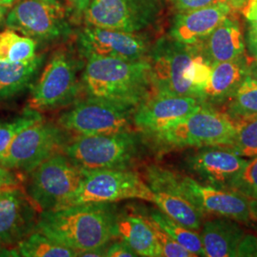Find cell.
<instances>
[{
	"mask_svg": "<svg viewBox=\"0 0 257 257\" xmlns=\"http://www.w3.org/2000/svg\"><path fill=\"white\" fill-rule=\"evenodd\" d=\"M117 212L113 203H85L40 211L37 230L74 249L78 256L84 251L107 247L115 238Z\"/></svg>",
	"mask_w": 257,
	"mask_h": 257,
	"instance_id": "cell-1",
	"label": "cell"
},
{
	"mask_svg": "<svg viewBox=\"0 0 257 257\" xmlns=\"http://www.w3.org/2000/svg\"><path fill=\"white\" fill-rule=\"evenodd\" d=\"M83 71L87 96L136 109L154 93L149 57L138 60L89 56Z\"/></svg>",
	"mask_w": 257,
	"mask_h": 257,
	"instance_id": "cell-2",
	"label": "cell"
},
{
	"mask_svg": "<svg viewBox=\"0 0 257 257\" xmlns=\"http://www.w3.org/2000/svg\"><path fill=\"white\" fill-rule=\"evenodd\" d=\"M234 137L232 119L224 111L203 103L183 119L148 138L156 147L166 151L207 146L230 148Z\"/></svg>",
	"mask_w": 257,
	"mask_h": 257,
	"instance_id": "cell-3",
	"label": "cell"
},
{
	"mask_svg": "<svg viewBox=\"0 0 257 257\" xmlns=\"http://www.w3.org/2000/svg\"><path fill=\"white\" fill-rule=\"evenodd\" d=\"M138 139L132 131L79 136L67 143L63 154L85 172L128 169L139 156Z\"/></svg>",
	"mask_w": 257,
	"mask_h": 257,
	"instance_id": "cell-4",
	"label": "cell"
},
{
	"mask_svg": "<svg viewBox=\"0 0 257 257\" xmlns=\"http://www.w3.org/2000/svg\"><path fill=\"white\" fill-rule=\"evenodd\" d=\"M128 199L153 202L154 193L145 180L128 169L86 172L78 187L57 209L85 203H113Z\"/></svg>",
	"mask_w": 257,
	"mask_h": 257,
	"instance_id": "cell-5",
	"label": "cell"
},
{
	"mask_svg": "<svg viewBox=\"0 0 257 257\" xmlns=\"http://www.w3.org/2000/svg\"><path fill=\"white\" fill-rule=\"evenodd\" d=\"M26 193L40 211H52L74 193L86 172L63 153L49 157L31 173Z\"/></svg>",
	"mask_w": 257,
	"mask_h": 257,
	"instance_id": "cell-6",
	"label": "cell"
},
{
	"mask_svg": "<svg viewBox=\"0 0 257 257\" xmlns=\"http://www.w3.org/2000/svg\"><path fill=\"white\" fill-rule=\"evenodd\" d=\"M200 49V43L185 44L170 37L158 39L149 55L154 92L194 97L186 75Z\"/></svg>",
	"mask_w": 257,
	"mask_h": 257,
	"instance_id": "cell-7",
	"label": "cell"
},
{
	"mask_svg": "<svg viewBox=\"0 0 257 257\" xmlns=\"http://www.w3.org/2000/svg\"><path fill=\"white\" fill-rule=\"evenodd\" d=\"M69 141L64 128L41 120L19 133L0 158V166L30 174L49 157L63 153Z\"/></svg>",
	"mask_w": 257,
	"mask_h": 257,
	"instance_id": "cell-8",
	"label": "cell"
},
{
	"mask_svg": "<svg viewBox=\"0 0 257 257\" xmlns=\"http://www.w3.org/2000/svg\"><path fill=\"white\" fill-rule=\"evenodd\" d=\"M134 109L87 96L60 114L58 125L78 136L111 135L132 131Z\"/></svg>",
	"mask_w": 257,
	"mask_h": 257,
	"instance_id": "cell-9",
	"label": "cell"
},
{
	"mask_svg": "<svg viewBox=\"0 0 257 257\" xmlns=\"http://www.w3.org/2000/svg\"><path fill=\"white\" fill-rule=\"evenodd\" d=\"M162 0H92L84 13L88 26L140 33L156 24Z\"/></svg>",
	"mask_w": 257,
	"mask_h": 257,
	"instance_id": "cell-10",
	"label": "cell"
},
{
	"mask_svg": "<svg viewBox=\"0 0 257 257\" xmlns=\"http://www.w3.org/2000/svg\"><path fill=\"white\" fill-rule=\"evenodd\" d=\"M6 25L36 41L56 40L71 32L66 9L58 0H21L10 11Z\"/></svg>",
	"mask_w": 257,
	"mask_h": 257,
	"instance_id": "cell-11",
	"label": "cell"
},
{
	"mask_svg": "<svg viewBox=\"0 0 257 257\" xmlns=\"http://www.w3.org/2000/svg\"><path fill=\"white\" fill-rule=\"evenodd\" d=\"M78 71L74 55L66 51L56 52L33 88L29 108L42 111L70 103L78 91Z\"/></svg>",
	"mask_w": 257,
	"mask_h": 257,
	"instance_id": "cell-12",
	"label": "cell"
},
{
	"mask_svg": "<svg viewBox=\"0 0 257 257\" xmlns=\"http://www.w3.org/2000/svg\"><path fill=\"white\" fill-rule=\"evenodd\" d=\"M144 180L154 193L153 202L166 215L193 230H199L203 214L182 193L180 174L161 166H149Z\"/></svg>",
	"mask_w": 257,
	"mask_h": 257,
	"instance_id": "cell-13",
	"label": "cell"
},
{
	"mask_svg": "<svg viewBox=\"0 0 257 257\" xmlns=\"http://www.w3.org/2000/svg\"><path fill=\"white\" fill-rule=\"evenodd\" d=\"M78 46L85 57L106 56L138 60L147 58L151 43L140 33L86 25L79 32Z\"/></svg>",
	"mask_w": 257,
	"mask_h": 257,
	"instance_id": "cell-14",
	"label": "cell"
},
{
	"mask_svg": "<svg viewBox=\"0 0 257 257\" xmlns=\"http://www.w3.org/2000/svg\"><path fill=\"white\" fill-rule=\"evenodd\" d=\"M184 196L205 215L227 217L240 223L251 222L249 199L229 190L204 185L193 177L180 174Z\"/></svg>",
	"mask_w": 257,
	"mask_h": 257,
	"instance_id": "cell-15",
	"label": "cell"
},
{
	"mask_svg": "<svg viewBox=\"0 0 257 257\" xmlns=\"http://www.w3.org/2000/svg\"><path fill=\"white\" fill-rule=\"evenodd\" d=\"M40 211L19 185L0 189V242L18 245L37 230Z\"/></svg>",
	"mask_w": 257,
	"mask_h": 257,
	"instance_id": "cell-16",
	"label": "cell"
},
{
	"mask_svg": "<svg viewBox=\"0 0 257 257\" xmlns=\"http://www.w3.org/2000/svg\"><path fill=\"white\" fill-rule=\"evenodd\" d=\"M203 103L193 96L154 92L133 112V124L146 137L169 128L198 109Z\"/></svg>",
	"mask_w": 257,
	"mask_h": 257,
	"instance_id": "cell-17",
	"label": "cell"
},
{
	"mask_svg": "<svg viewBox=\"0 0 257 257\" xmlns=\"http://www.w3.org/2000/svg\"><path fill=\"white\" fill-rule=\"evenodd\" d=\"M247 162L248 159L238 156L230 148L223 146L199 148L186 161L195 180L216 189L229 191L230 185Z\"/></svg>",
	"mask_w": 257,
	"mask_h": 257,
	"instance_id": "cell-18",
	"label": "cell"
},
{
	"mask_svg": "<svg viewBox=\"0 0 257 257\" xmlns=\"http://www.w3.org/2000/svg\"><path fill=\"white\" fill-rule=\"evenodd\" d=\"M232 14L225 0L188 12H177L170 28L169 37L185 44H198L221 22Z\"/></svg>",
	"mask_w": 257,
	"mask_h": 257,
	"instance_id": "cell-19",
	"label": "cell"
},
{
	"mask_svg": "<svg viewBox=\"0 0 257 257\" xmlns=\"http://www.w3.org/2000/svg\"><path fill=\"white\" fill-rule=\"evenodd\" d=\"M250 61L251 59L244 55L230 61L212 65L201 102L213 108L224 106L249 74Z\"/></svg>",
	"mask_w": 257,
	"mask_h": 257,
	"instance_id": "cell-20",
	"label": "cell"
},
{
	"mask_svg": "<svg viewBox=\"0 0 257 257\" xmlns=\"http://www.w3.org/2000/svg\"><path fill=\"white\" fill-rule=\"evenodd\" d=\"M204 56L216 64L246 55V44L238 19L231 15L224 19L200 43Z\"/></svg>",
	"mask_w": 257,
	"mask_h": 257,
	"instance_id": "cell-21",
	"label": "cell"
},
{
	"mask_svg": "<svg viewBox=\"0 0 257 257\" xmlns=\"http://www.w3.org/2000/svg\"><path fill=\"white\" fill-rule=\"evenodd\" d=\"M114 235L128 244L138 256L161 257L154 230L145 213L126 210L118 211Z\"/></svg>",
	"mask_w": 257,
	"mask_h": 257,
	"instance_id": "cell-22",
	"label": "cell"
},
{
	"mask_svg": "<svg viewBox=\"0 0 257 257\" xmlns=\"http://www.w3.org/2000/svg\"><path fill=\"white\" fill-rule=\"evenodd\" d=\"M245 231L240 222L227 217H215L203 223L200 232L205 256H235Z\"/></svg>",
	"mask_w": 257,
	"mask_h": 257,
	"instance_id": "cell-23",
	"label": "cell"
},
{
	"mask_svg": "<svg viewBox=\"0 0 257 257\" xmlns=\"http://www.w3.org/2000/svg\"><path fill=\"white\" fill-rule=\"evenodd\" d=\"M42 61L43 57L38 55L26 63H13L0 59V101L19 94L31 85Z\"/></svg>",
	"mask_w": 257,
	"mask_h": 257,
	"instance_id": "cell-24",
	"label": "cell"
},
{
	"mask_svg": "<svg viewBox=\"0 0 257 257\" xmlns=\"http://www.w3.org/2000/svg\"><path fill=\"white\" fill-rule=\"evenodd\" d=\"M37 41L8 29L0 33V59L13 63H26L37 57Z\"/></svg>",
	"mask_w": 257,
	"mask_h": 257,
	"instance_id": "cell-25",
	"label": "cell"
},
{
	"mask_svg": "<svg viewBox=\"0 0 257 257\" xmlns=\"http://www.w3.org/2000/svg\"><path fill=\"white\" fill-rule=\"evenodd\" d=\"M16 255L24 257H72L77 252L35 230L17 245Z\"/></svg>",
	"mask_w": 257,
	"mask_h": 257,
	"instance_id": "cell-26",
	"label": "cell"
},
{
	"mask_svg": "<svg viewBox=\"0 0 257 257\" xmlns=\"http://www.w3.org/2000/svg\"><path fill=\"white\" fill-rule=\"evenodd\" d=\"M149 215L162 230L183 248L191 251L195 256H205L200 234L197 233L196 230H191L177 223L160 210L152 211Z\"/></svg>",
	"mask_w": 257,
	"mask_h": 257,
	"instance_id": "cell-27",
	"label": "cell"
},
{
	"mask_svg": "<svg viewBox=\"0 0 257 257\" xmlns=\"http://www.w3.org/2000/svg\"><path fill=\"white\" fill-rule=\"evenodd\" d=\"M223 107V111L231 119L257 115L256 79L248 74Z\"/></svg>",
	"mask_w": 257,
	"mask_h": 257,
	"instance_id": "cell-28",
	"label": "cell"
},
{
	"mask_svg": "<svg viewBox=\"0 0 257 257\" xmlns=\"http://www.w3.org/2000/svg\"><path fill=\"white\" fill-rule=\"evenodd\" d=\"M235 137L230 150L242 157L257 156V115L232 119Z\"/></svg>",
	"mask_w": 257,
	"mask_h": 257,
	"instance_id": "cell-29",
	"label": "cell"
},
{
	"mask_svg": "<svg viewBox=\"0 0 257 257\" xmlns=\"http://www.w3.org/2000/svg\"><path fill=\"white\" fill-rule=\"evenodd\" d=\"M43 120L40 111L28 108L18 117L8 121L0 120V158L5 155L11 143L21 131Z\"/></svg>",
	"mask_w": 257,
	"mask_h": 257,
	"instance_id": "cell-30",
	"label": "cell"
},
{
	"mask_svg": "<svg viewBox=\"0 0 257 257\" xmlns=\"http://www.w3.org/2000/svg\"><path fill=\"white\" fill-rule=\"evenodd\" d=\"M230 191L242 194L249 200L257 199V156L248 160L230 185Z\"/></svg>",
	"mask_w": 257,
	"mask_h": 257,
	"instance_id": "cell-31",
	"label": "cell"
},
{
	"mask_svg": "<svg viewBox=\"0 0 257 257\" xmlns=\"http://www.w3.org/2000/svg\"><path fill=\"white\" fill-rule=\"evenodd\" d=\"M148 221L152 226L157 244L160 248L161 256L164 257H195V255L183 248L179 243L172 238L166 231L162 230L150 215L147 214Z\"/></svg>",
	"mask_w": 257,
	"mask_h": 257,
	"instance_id": "cell-32",
	"label": "cell"
},
{
	"mask_svg": "<svg viewBox=\"0 0 257 257\" xmlns=\"http://www.w3.org/2000/svg\"><path fill=\"white\" fill-rule=\"evenodd\" d=\"M245 19V44L248 55L257 60V0H252L241 9Z\"/></svg>",
	"mask_w": 257,
	"mask_h": 257,
	"instance_id": "cell-33",
	"label": "cell"
},
{
	"mask_svg": "<svg viewBox=\"0 0 257 257\" xmlns=\"http://www.w3.org/2000/svg\"><path fill=\"white\" fill-rule=\"evenodd\" d=\"M235 256H257V236L245 233L236 249Z\"/></svg>",
	"mask_w": 257,
	"mask_h": 257,
	"instance_id": "cell-34",
	"label": "cell"
},
{
	"mask_svg": "<svg viewBox=\"0 0 257 257\" xmlns=\"http://www.w3.org/2000/svg\"><path fill=\"white\" fill-rule=\"evenodd\" d=\"M105 256L109 257H133L138 256L137 252L128 246L125 241L121 240L109 243L106 250Z\"/></svg>",
	"mask_w": 257,
	"mask_h": 257,
	"instance_id": "cell-35",
	"label": "cell"
},
{
	"mask_svg": "<svg viewBox=\"0 0 257 257\" xmlns=\"http://www.w3.org/2000/svg\"><path fill=\"white\" fill-rule=\"evenodd\" d=\"M176 12H188L192 10L199 9L220 0H169Z\"/></svg>",
	"mask_w": 257,
	"mask_h": 257,
	"instance_id": "cell-36",
	"label": "cell"
},
{
	"mask_svg": "<svg viewBox=\"0 0 257 257\" xmlns=\"http://www.w3.org/2000/svg\"><path fill=\"white\" fill-rule=\"evenodd\" d=\"M92 0H68L70 13L75 19H83L84 13Z\"/></svg>",
	"mask_w": 257,
	"mask_h": 257,
	"instance_id": "cell-37",
	"label": "cell"
},
{
	"mask_svg": "<svg viewBox=\"0 0 257 257\" xmlns=\"http://www.w3.org/2000/svg\"><path fill=\"white\" fill-rule=\"evenodd\" d=\"M15 185H19L17 175L13 171L0 166V189Z\"/></svg>",
	"mask_w": 257,
	"mask_h": 257,
	"instance_id": "cell-38",
	"label": "cell"
},
{
	"mask_svg": "<svg viewBox=\"0 0 257 257\" xmlns=\"http://www.w3.org/2000/svg\"><path fill=\"white\" fill-rule=\"evenodd\" d=\"M228 4H230V7L232 9H242L243 7H245L249 2H251L252 0H225Z\"/></svg>",
	"mask_w": 257,
	"mask_h": 257,
	"instance_id": "cell-39",
	"label": "cell"
},
{
	"mask_svg": "<svg viewBox=\"0 0 257 257\" xmlns=\"http://www.w3.org/2000/svg\"><path fill=\"white\" fill-rule=\"evenodd\" d=\"M249 211L251 221L257 222V199L249 200Z\"/></svg>",
	"mask_w": 257,
	"mask_h": 257,
	"instance_id": "cell-40",
	"label": "cell"
},
{
	"mask_svg": "<svg viewBox=\"0 0 257 257\" xmlns=\"http://www.w3.org/2000/svg\"><path fill=\"white\" fill-rule=\"evenodd\" d=\"M249 74L252 75L257 80V60L251 59L249 64Z\"/></svg>",
	"mask_w": 257,
	"mask_h": 257,
	"instance_id": "cell-41",
	"label": "cell"
},
{
	"mask_svg": "<svg viewBox=\"0 0 257 257\" xmlns=\"http://www.w3.org/2000/svg\"><path fill=\"white\" fill-rule=\"evenodd\" d=\"M15 0H0V7L1 8H8L14 4Z\"/></svg>",
	"mask_w": 257,
	"mask_h": 257,
	"instance_id": "cell-42",
	"label": "cell"
},
{
	"mask_svg": "<svg viewBox=\"0 0 257 257\" xmlns=\"http://www.w3.org/2000/svg\"><path fill=\"white\" fill-rule=\"evenodd\" d=\"M5 9H6V8H1V7H0V19H1V18H2V16L4 15V13H5Z\"/></svg>",
	"mask_w": 257,
	"mask_h": 257,
	"instance_id": "cell-43",
	"label": "cell"
},
{
	"mask_svg": "<svg viewBox=\"0 0 257 257\" xmlns=\"http://www.w3.org/2000/svg\"><path fill=\"white\" fill-rule=\"evenodd\" d=\"M254 229H255V230H256L257 231V226H255V227H254Z\"/></svg>",
	"mask_w": 257,
	"mask_h": 257,
	"instance_id": "cell-44",
	"label": "cell"
},
{
	"mask_svg": "<svg viewBox=\"0 0 257 257\" xmlns=\"http://www.w3.org/2000/svg\"><path fill=\"white\" fill-rule=\"evenodd\" d=\"M1 247H2V244H1V242H0V248H1Z\"/></svg>",
	"mask_w": 257,
	"mask_h": 257,
	"instance_id": "cell-45",
	"label": "cell"
}]
</instances>
